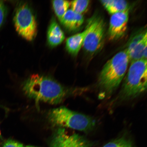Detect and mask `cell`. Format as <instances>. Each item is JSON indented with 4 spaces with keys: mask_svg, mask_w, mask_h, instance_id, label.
<instances>
[{
    "mask_svg": "<svg viewBox=\"0 0 147 147\" xmlns=\"http://www.w3.org/2000/svg\"><path fill=\"white\" fill-rule=\"evenodd\" d=\"M22 90L26 95L36 102L57 105L63 102L74 93L52 78L33 74L23 83Z\"/></svg>",
    "mask_w": 147,
    "mask_h": 147,
    "instance_id": "obj_1",
    "label": "cell"
},
{
    "mask_svg": "<svg viewBox=\"0 0 147 147\" xmlns=\"http://www.w3.org/2000/svg\"><path fill=\"white\" fill-rule=\"evenodd\" d=\"M129 59L125 49L119 51L105 64L99 75L98 85L106 96L112 94L122 82L127 70Z\"/></svg>",
    "mask_w": 147,
    "mask_h": 147,
    "instance_id": "obj_2",
    "label": "cell"
},
{
    "mask_svg": "<svg viewBox=\"0 0 147 147\" xmlns=\"http://www.w3.org/2000/svg\"><path fill=\"white\" fill-rule=\"evenodd\" d=\"M147 63L145 59L131 62L119 93L121 100L135 98L146 91Z\"/></svg>",
    "mask_w": 147,
    "mask_h": 147,
    "instance_id": "obj_3",
    "label": "cell"
},
{
    "mask_svg": "<svg viewBox=\"0 0 147 147\" xmlns=\"http://www.w3.org/2000/svg\"><path fill=\"white\" fill-rule=\"evenodd\" d=\"M48 119L53 125L87 132L95 128L96 122L92 117L60 107L51 110Z\"/></svg>",
    "mask_w": 147,
    "mask_h": 147,
    "instance_id": "obj_4",
    "label": "cell"
},
{
    "mask_svg": "<svg viewBox=\"0 0 147 147\" xmlns=\"http://www.w3.org/2000/svg\"><path fill=\"white\" fill-rule=\"evenodd\" d=\"M14 22L16 32L28 41L34 39L37 33V25L32 9L26 3L18 5L15 13Z\"/></svg>",
    "mask_w": 147,
    "mask_h": 147,
    "instance_id": "obj_5",
    "label": "cell"
},
{
    "mask_svg": "<svg viewBox=\"0 0 147 147\" xmlns=\"http://www.w3.org/2000/svg\"><path fill=\"white\" fill-rule=\"evenodd\" d=\"M87 27L88 32L83 47L87 53L95 54L103 47L105 36L104 20L100 16H93L88 22Z\"/></svg>",
    "mask_w": 147,
    "mask_h": 147,
    "instance_id": "obj_6",
    "label": "cell"
},
{
    "mask_svg": "<svg viewBox=\"0 0 147 147\" xmlns=\"http://www.w3.org/2000/svg\"><path fill=\"white\" fill-rule=\"evenodd\" d=\"M92 143L82 136L76 134L69 135L63 128L55 132L51 147H90Z\"/></svg>",
    "mask_w": 147,
    "mask_h": 147,
    "instance_id": "obj_7",
    "label": "cell"
},
{
    "mask_svg": "<svg viewBox=\"0 0 147 147\" xmlns=\"http://www.w3.org/2000/svg\"><path fill=\"white\" fill-rule=\"evenodd\" d=\"M147 33L146 30L137 33L128 42L125 49L129 62L141 59L147 60Z\"/></svg>",
    "mask_w": 147,
    "mask_h": 147,
    "instance_id": "obj_8",
    "label": "cell"
},
{
    "mask_svg": "<svg viewBox=\"0 0 147 147\" xmlns=\"http://www.w3.org/2000/svg\"><path fill=\"white\" fill-rule=\"evenodd\" d=\"M129 10L111 15L110 18L108 36L111 40L122 37L127 29Z\"/></svg>",
    "mask_w": 147,
    "mask_h": 147,
    "instance_id": "obj_9",
    "label": "cell"
},
{
    "mask_svg": "<svg viewBox=\"0 0 147 147\" xmlns=\"http://www.w3.org/2000/svg\"><path fill=\"white\" fill-rule=\"evenodd\" d=\"M60 22L66 30L70 32H75L82 26L84 22V18L82 14L76 13L71 9H69Z\"/></svg>",
    "mask_w": 147,
    "mask_h": 147,
    "instance_id": "obj_10",
    "label": "cell"
},
{
    "mask_svg": "<svg viewBox=\"0 0 147 147\" xmlns=\"http://www.w3.org/2000/svg\"><path fill=\"white\" fill-rule=\"evenodd\" d=\"M65 35L59 25L53 18L48 29L47 40L49 46L56 47L61 44L65 39Z\"/></svg>",
    "mask_w": 147,
    "mask_h": 147,
    "instance_id": "obj_11",
    "label": "cell"
},
{
    "mask_svg": "<svg viewBox=\"0 0 147 147\" xmlns=\"http://www.w3.org/2000/svg\"><path fill=\"white\" fill-rule=\"evenodd\" d=\"M88 30L87 27L83 32L69 37L66 40V49L69 54L73 56L78 54L83 45Z\"/></svg>",
    "mask_w": 147,
    "mask_h": 147,
    "instance_id": "obj_12",
    "label": "cell"
},
{
    "mask_svg": "<svg viewBox=\"0 0 147 147\" xmlns=\"http://www.w3.org/2000/svg\"><path fill=\"white\" fill-rule=\"evenodd\" d=\"M100 2L111 15L129 10L128 3L124 0H103Z\"/></svg>",
    "mask_w": 147,
    "mask_h": 147,
    "instance_id": "obj_13",
    "label": "cell"
},
{
    "mask_svg": "<svg viewBox=\"0 0 147 147\" xmlns=\"http://www.w3.org/2000/svg\"><path fill=\"white\" fill-rule=\"evenodd\" d=\"M52 4L55 14L60 21L68 10L70 3L69 1L64 0H55L52 1Z\"/></svg>",
    "mask_w": 147,
    "mask_h": 147,
    "instance_id": "obj_14",
    "label": "cell"
},
{
    "mask_svg": "<svg viewBox=\"0 0 147 147\" xmlns=\"http://www.w3.org/2000/svg\"><path fill=\"white\" fill-rule=\"evenodd\" d=\"M90 1L89 0H75L71 2V10L79 14H82L88 8Z\"/></svg>",
    "mask_w": 147,
    "mask_h": 147,
    "instance_id": "obj_15",
    "label": "cell"
},
{
    "mask_svg": "<svg viewBox=\"0 0 147 147\" xmlns=\"http://www.w3.org/2000/svg\"><path fill=\"white\" fill-rule=\"evenodd\" d=\"M103 147H135L131 141L122 137L107 143Z\"/></svg>",
    "mask_w": 147,
    "mask_h": 147,
    "instance_id": "obj_16",
    "label": "cell"
},
{
    "mask_svg": "<svg viewBox=\"0 0 147 147\" xmlns=\"http://www.w3.org/2000/svg\"><path fill=\"white\" fill-rule=\"evenodd\" d=\"M7 13V8L5 3L0 1V28L5 21Z\"/></svg>",
    "mask_w": 147,
    "mask_h": 147,
    "instance_id": "obj_17",
    "label": "cell"
},
{
    "mask_svg": "<svg viewBox=\"0 0 147 147\" xmlns=\"http://www.w3.org/2000/svg\"><path fill=\"white\" fill-rule=\"evenodd\" d=\"M1 147H24L22 143L12 139L5 141Z\"/></svg>",
    "mask_w": 147,
    "mask_h": 147,
    "instance_id": "obj_18",
    "label": "cell"
},
{
    "mask_svg": "<svg viewBox=\"0 0 147 147\" xmlns=\"http://www.w3.org/2000/svg\"><path fill=\"white\" fill-rule=\"evenodd\" d=\"M25 147H36V146H26Z\"/></svg>",
    "mask_w": 147,
    "mask_h": 147,
    "instance_id": "obj_19",
    "label": "cell"
},
{
    "mask_svg": "<svg viewBox=\"0 0 147 147\" xmlns=\"http://www.w3.org/2000/svg\"><path fill=\"white\" fill-rule=\"evenodd\" d=\"M1 131H0V137H1Z\"/></svg>",
    "mask_w": 147,
    "mask_h": 147,
    "instance_id": "obj_20",
    "label": "cell"
}]
</instances>
